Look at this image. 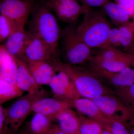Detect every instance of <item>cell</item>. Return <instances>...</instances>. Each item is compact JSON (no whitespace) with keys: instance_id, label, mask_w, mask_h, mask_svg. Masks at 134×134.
Returning <instances> with one entry per match:
<instances>
[{"instance_id":"cell-27","label":"cell","mask_w":134,"mask_h":134,"mask_svg":"<svg viewBox=\"0 0 134 134\" xmlns=\"http://www.w3.org/2000/svg\"><path fill=\"white\" fill-rule=\"evenodd\" d=\"M121 47L125 51L130 46L134 37V21L118 27Z\"/></svg>"},{"instance_id":"cell-36","label":"cell","mask_w":134,"mask_h":134,"mask_svg":"<svg viewBox=\"0 0 134 134\" xmlns=\"http://www.w3.org/2000/svg\"><path fill=\"white\" fill-rule=\"evenodd\" d=\"M15 134H32L30 133V132L26 131V130L24 129L20 131H18Z\"/></svg>"},{"instance_id":"cell-23","label":"cell","mask_w":134,"mask_h":134,"mask_svg":"<svg viewBox=\"0 0 134 134\" xmlns=\"http://www.w3.org/2000/svg\"><path fill=\"white\" fill-rule=\"evenodd\" d=\"M79 134H102L103 128L102 124L82 114L79 115Z\"/></svg>"},{"instance_id":"cell-35","label":"cell","mask_w":134,"mask_h":134,"mask_svg":"<svg viewBox=\"0 0 134 134\" xmlns=\"http://www.w3.org/2000/svg\"><path fill=\"white\" fill-rule=\"evenodd\" d=\"M124 52L134 58V37L133 41L131 44L127 49L124 51Z\"/></svg>"},{"instance_id":"cell-18","label":"cell","mask_w":134,"mask_h":134,"mask_svg":"<svg viewBox=\"0 0 134 134\" xmlns=\"http://www.w3.org/2000/svg\"><path fill=\"white\" fill-rule=\"evenodd\" d=\"M54 121L65 134H78L79 115L71 108L60 113L55 117Z\"/></svg>"},{"instance_id":"cell-25","label":"cell","mask_w":134,"mask_h":134,"mask_svg":"<svg viewBox=\"0 0 134 134\" xmlns=\"http://www.w3.org/2000/svg\"><path fill=\"white\" fill-rule=\"evenodd\" d=\"M98 51L93 54L90 59L96 61H106L117 59L126 55V53L115 47H107L97 49Z\"/></svg>"},{"instance_id":"cell-14","label":"cell","mask_w":134,"mask_h":134,"mask_svg":"<svg viewBox=\"0 0 134 134\" xmlns=\"http://www.w3.org/2000/svg\"><path fill=\"white\" fill-rule=\"evenodd\" d=\"M16 60L18 68L16 83L23 91L29 93H38L43 89L34 79L27 63L21 59L16 58Z\"/></svg>"},{"instance_id":"cell-26","label":"cell","mask_w":134,"mask_h":134,"mask_svg":"<svg viewBox=\"0 0 134 134\" xmlns=\"http://www.w3.org/2000/svg\"><path fill=\"white\" fill-rule=\"evenodd\" d=\"M113 94L128 107L134 110V84L130 86L114 88Z\"/></svg>"},{"instance_id":"cell-31","label":"cell","mask_w":134,"mask_h":134,"mask_svg":"<svg viewBox=\"0 0 134 134\" xmlns=\"http://www.w3.org/2000/svg\"><path fill=\"white\" fill-rule=\"evenodd\" d=\"M82 5L91 8L102 7L108 0H77Z\"/></svg>"},{"instance_id":"cell-4","label":"cell","mask_w":134,"mask_h":134,"mask_svg":"<svg viewBox=\"0 0 134 134\" xmlns=\"http://www.w3.org/2000/svg\"><path fill=\"white\" fill-rule=\"evenodd\" d=\"M59 49L60 59L70 65L84 66L93 54L77 33L76 24L68 25L62 30Z\"/></svg>"},{"instance_id":"cell-40","label":"cell","mask_w":134,"mask_h":134,"mask_svg":"<svg viewBox=\"0 0 134 134\" xmlns=\"http://www.w3.org/2000/svg\"></svg>"},{"instance_id":"cell-39","label":"cell","mask_w":134,"mask_h":134,"mask_svg":"<svg viewBox=\"0 0 134 134\" xmlns=\"http://www.w3.org/2000/svg\"><path fill=\"white\" fill-rule=\"evenodd\" d=\"M132 19H133V21H134V17L133 18H132Z\"/></svg>"},{"instance_id":"cell-30","label":"cell","mask_w":134,"mask_h":134,"mask_svg":"<svg viewBox=\"0 0 134 134\" xmlns=\"http://www.w3.org/2000/svg\"><path fill=\"white\" fill-rule=\"evenodd\" d=\"M115 2L131 16L134 17V0H114Z\"/></svg>"},{"instance_id":"cell-21","label":"cell","mask_w":134,"mask_h":134,"mask_svg":"<svg viewBox=\"0 0 134 134\" xmlns=\"http://www.w3.org/2000/svg\"><path fill=\"white\" fill-rule=\"evenodd\" d=\"M53 121L49 117L36 113L26 123L25 130L32 134H48L53 125Z\"/></svg>"},{"instance_id":"cell-28","label":"cell","mask_w":134,"mask_h":134,"mask_svg":"<svg viewBox=\"0 0 134 134\" xmlns=\"http://www.w3.org/2000/svg\"><path fill=\"white\" fill-rule=\"evenodd\" d=\"M102 126L112 134H130L125 122L121 120H111Z\"/></svg>"},{"instance_id":"cell-15","label":"cell","mask_w":134,"mask_h":134,"mask_svg":"<svg viewBox=\"0 0 134 134\" xmlns=\"http://www.w3.org/2000/svg\"><path fill=\"white\" fill-rule=\"evenodd\" d=\"M36 82L40 86L49 85L57 72L50 63L46 61L24 60Z\"/></svg>"},{"instance_id":"cell-3","label":"cell","mask_w":134,"mask_h":134,"mask_svg":"<svg viewBox=\"0 0 134 134\" xmlns=\"http://www.w3.org/2000/svg\"><path fill=\"white\" fill-rule=\"evenodd\" d=\"M83 15L81 23L77 26V33L92 50L101 48L113 28L111 22L101 8H89Z\"/></svg>"},{"instance_id":"cell-24","label":"cell","mask_w":134,"mask_h":134,"mask_svg":"<svg viewBox=\"0 0 134 134\" xmlns=\"http://www.w3.org/2000/svg\"><path fill=\"white\" fill-rule=\"evenodd\" d=\"M25 25L21 24L12 19L3 15H0V42H5L14 32Z\"/></svg>"},{"instance_id":"cell-9","label":"cell","mask_w":134,"mask_h":134,"mask_svg":"<svg viewBox=\"0 0 134 134\" xmlns=\"http://www.w3.org/2000/svg\"><path fill=\"white\" fill-rule=\"evenodd\" d=\"M53 77L48 86L56 98L65 100L72 104L75 100L81 98L74 83L64 72L58 71Z\"/></svg>"},{"instance_id":"cell-32","label":"cell","mask_w":134,"mask_h":134,"mask_svg":"<svg viewBox=\"0 0 134 134\" xmlns=\"http://www.w3.org/2000/svg\"><path fill=\"white\" fill-rule=\"evenodd\" d=\"M0 134H8L6 111L2 105H0Z\"/></svg>"},{"instance_id":"cell-17","label":"cell","mask_w":134,"mask_h":134,"mask_svg":"<svg viewBox=\"0 0 134 134\" xmlns=\"http://www.w3.org/2000/svg\"><path fill=\"white\" fill-rule=\"evenodd\" d=\"M73 107L81 114L96 120L102 125L112 120L105 115L91 99L82 97L77 99L73 103Z\"/></svg>"},{"instance_id":"cell-38","label":"cell","mask_w":134,"mask_h":134,"mask_svg":"<svg viewBox=\"0 0 134 134\" xmlns=\"http://www.w3.org/2000/svg\"><path fill=\"white\" fill-rule=\"evenodd\" d=\"M131 66L134 68V58L133 57V59H132V65H131Z\"/></svg>"},{"instance_id":"cell-6","label":"cell","mask_w":134,"mask_h":134,"mask_svg":"<svg viewBox=\"0 0 134 134\" xmlns=\"http://www.w3.org/2000/svg\"><path fill=\"white\" fill-rule=\"evenodd\" d=\"M46 2L60 21L68 25L76 23L89 8L77 0H46Z\"/></svg>"},{"instance_id":"cell-8","label":"cell","mask_w":134,"mask_h":134,"mask_svg":"<svg viewBox=\"0 0 134 134\" xmlns=\"http://www.w3.org/2000/svg\"><path fill=\"white\" fill-rule=\"evenodd\" d=\"M37 0H1L0 13L15 21L25 25L28 23Z\"/></svg>"},{"instance_id":"cell-29","label":"cell","mask_w":134,"mask_h":134,"mask_svg":"<svg viewBox=\"0 0 134 134\" xmlns=\"http://www.w3.org/2000/svg\"><path fill=\"white\" fill-rule=\"evenodd\" d=\"M110 47L117 48L121 47L118 27L112 29L105 43L100 48H105Z\"/></svg>"},{"instance_id":"cell-10","label":"cell","mask_w":134,"mask_h":134,"mask_svg":"<svg viewBox=\"0 0 134 134\" xmlns=\"http://www.w3.org/2000/svg\"><path fill=\"white\" fill-rule=\"evenodd\" d=\"M29 32L23 60H43L50 62L60 58L59 55L55 52L45 42L30 32Z\"/></svg>"},{"instance_id":"cell-11","label":"cell","mask_w":134,"mask_h":134,"mask_svg":"<svg viewBox=\"0 0 134 134\" xmlns=\"http://www.w3.org/2000/svg\"><path fill=\"white\" fill-rule=\"evenodd\" d=\"M101 79L109 83L114 88H121L134 84V68L128 67L118 72H108L104 70L87 67Z\"/></svg>"},{"instance_id":"cell-2","label":"cell","mask_w":134,"mask_h":134,"mask_svg":"<svg viewBox=\"0 0 134 134\" xmlns=\"http://www.w3.org/2000/svg\"><path fill=\"white\" fill-rule=\"evenodd\" d=\"M28 31L38 37L59 55V44L62 30L46 0H37Z\"/></svg>"},{"instance_id":"cell-22","label":"cell","mask_w":134,"mask_h":134,"mask_svg":"<svg viewBox=\"0 0 134 134\" xmlns=\"http://www.w3.org/2000/svg\"><path fill=\"white\" fill-rule=\"evenodd\" d=\"M24 92L16 83L0 79V104L2 105L16 98L22 97Z\"/></svg>"},{"instance_id":"cell-20","label":"cell","mask_w":134,"mask_h":134,"mask_svg":"<svg viewBox=\"0 0 134 134\" xmlns=\"http://www.w3.org/2000/svg\"><path fill=\"white\" fill-rule=\"evenodd\" d=\"M111 23L119 27L130 21L131 16L116 3L108 1L102 7Z\"/></svg>"},{"instance_id":"cell-13","label":"cell","mask_w":134,"mask_h":134,"mask_svg":"<svg viewBox=\"0 0 134 134\" xmlns=\"http://www.w3.org/2000/svg\"><path fill=\"white\" fill-rule=\"evenodd\" d=\"M25 26L19 27L10 35L2 45L8 52L16 58L24 60V53L29 32Z\"/></svg>"},{"instance_id":"cell-5","label":"cell","mask_w":134,"mask_h":134,"mask_svg":"<svg viewBox=\"0 0 134 134\" xmlns=\"http://www.w3.org/2000/svg\"><path fill=\"white\" fill-rule=\"evenodd\" d=\"M48 93L44 89L38 93H28L20 97L9 108H5L8 134H15L19 131L26 118L33 111L36 101L47 97Z\"/></svg>"},{"instance_id":"cell-16","label":"cell","mask_w":134,"mask_h":134,"mask_svg":"<svg viewBox=\"0 0 134 134\" xmlns=\"http://www.w3.org/2000/svg\"><path fill=\"white\" fill-rule=\"evenodd\" d=\"M18 65L16 58L8 52L2 45L0 47V79L16 83Z\"/></svg>"},{"instance_id":"cell-19","label":"cell","mask_w":134,"mask_h":134,"mask_svg":"<svg viewBox=\"0 0 134 134\" xmlns=\"http://www.w3.org/2000/svg\"><path fill=\"white\" fill-rule=\"evenodd\" d=\"M133 57L127 53L123 58L117 59L106 61L90 60L87 67L97 68L108 72H118L128 67H131Z\"/></svg>"},{"instance_id":"cell-12","label":"cell","mask_w":134,"mask_h":134,"mask_svg":"<svg viewBox=\"0 0 134 134\" xmlns=\"http://www.w3.org/2000/svg\"><path fill=\"white\" fill-rule=\"evenodd\" d=\"M73 107L70 103L56 98H44L36 101L33 106V111L41 114L54 121L60 113Z\"/></svg>"},{"instance_id":"cell-34","label":"cell","mask_w":134,"mask_h":134,"mask_svg":"<svg viewBox=\"0 0 134 134\" xmlns=\"http://www.w3.org/2000/svg\"><path fill=\"white\" fill-rule=\"evenodd\" d=\"M48 134H66L62 130L60 129V128L57 125H53L51 129L48 132Z\"/></svg>"},{"instance_id":"cell-37","label":"cell","mask_w":134,"mask_h":134,"mask_svg":"<svg viewBox=\"0 0 134 134\" xmlns=\"http://www.w3.org/2000/svg\"><path fill=\"white\" fill-rule=\"evenodd\" d=\"M102 134H112L110 132H108L107 130H106L105 129H103V132H102Z\"/></svg>"},{"instance_id":"cell-7","label":"cell","mask_w":134,"mask_h":134,"mask_svg":"<svg viewBox=\"0 0 134 134\" xmlns=\"http://www.w3.org/2000/svg\"><path fill=\"white\" fill-rule=\"evenodd\" d=\"M92 99L110 119L125 121L134 115V110L127 107L113 94L99 96Z\"/></svg>"},{"instance_id":"cell-33","label":"cell","mask_w":134,"mask_h":134,"mask_svg":"<svg viewBox=\"0 0 134 134\" xmlns=\"http://www.w3.org/2000/svg\"><path fill=\"white\" fill-rule=\"evenodd\" d=\"M124 122L126 125L130 134H134V115Z\"/></svg>"},{"instance_id":"cell-1","label":"cell","mask_w":134,"mask_h":134,"mask_svg":"<svg viewBox=\"0 0 134 134\" xmlns=\"http://www.w3.org/2000/svg\"><path fill=\"white\" fill-rule=\"evenodd\" d=\"M56 72L62 71L74 83L81 97L91 99L104 95L113 94L101 79L84 66L70 65L62 62L59 58L49 62Z\"/></svg>"}]
</instances>
